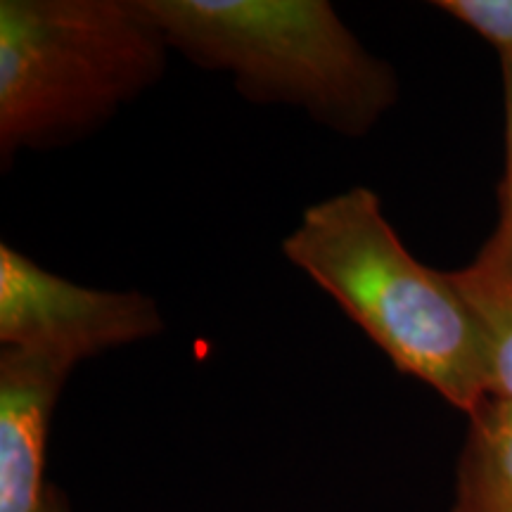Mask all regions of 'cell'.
I'll return each instance as SVG.
<instances>
[{"mask_svg":"<svg viewBox=\"0 0 512 512\" xmlns=\"http://www.w3.org/2000/svg\"><path fill=\"white\" fill-rule=\"evenodd\" d=\"M283 252L396 370L418 377L465 415L489 396L475 313L451 273L420 264L403 247L373 190L358 185L311 204Z\"/></svg>","mask_w":512,"mask_h":512,"instance_id":"cell-1","label":"cell"},{"mask_svg":"<svg viewBox=\"0 0 512 512\" xmlns=\"http://www.w3.org/2000/svg\"><path fill=\"white\" fill-rule=\"evenodd\" d=\"M169 48L230 74L259 105H290L366 136L396 102L394 69L325 0H140Z\"/></svg>","mask_w":512,"mask_h":512,"instance_id":"cell-2","label":"cell"},{"mask_svg":"<svg viewBox=\"0 0 512 512\" xmlns=\"http://www.w3.org/2000/svg\"><path fill=\"white\" fill-rule=\"evenodd\" d=\"M140 0L0 3V157L88 136L164 74Z\"/></svg>","mask_w":512,"mask_h":512,"instance_id":"cell-3","label":"cell"},{"mask_svg":"<svg viewBox=\"0 0 512 512\" xmlns=\"http://www.w3.org/2000/svg\"><path fill=\"white\" fill-rule=\"evenodd\" d=\"M164 330L162 313L140 292L76 285L0 245V342L76 363Z\"/></svg>","mask_w":512,"mask_h":512,"instance_id":"cell-4","label":"cell"},{"mask_svg":"<svg viewBox=\"0 0 512 512\" xmlns=\"http://www.w3.org/2000/svg\"><path fill=\"white\" fill-rule=\"evenodd\" d=\"M72 368L41 351H0V512L43 510L50 420Z\"/></svg>","mask_w":512,"mask_h":512,"instance_id":"cell-5","label":"cell"},{"mask_svg":"<svg viewBox=\"0 0 512 512\" xmlns=\"http://www.w3.org/2000/svg\"><path fill=\"white\" fill-rule=\"evenodd\" d=\"M451 512H512V401L486 396L467 415Z\"/></svg>","mask_w":512,"mask_h":512,"instance_id":"cell-6","label":"cell"},{"mask_svg":"<svg viewBox=\"0 0 512 512\" xmlns=\"http://www.w3.org/2000/svg\"><path fill=\"white\" fill-rule=\"evenodd\" d=\"M453 285L475 313L489 368V396L512 401V271L477 254Z\"/></svg>","mask_w":512,"mask_h":512,"instance_id":"cell-7","label":"cell"},{"mask_svg":"<svg viewBox=\"0 0 512 512\" xmlns=\"http://www.w3.org/2000/svg\"><path fill=\"white\" fill-rule=\"evenodd\" d=\"M505 102V174L498 190V226L479 254L512 271V57H501Z\"/></svg>","mask_w":512,"mask_h":512,"instance_id":"cell-8","label":"cell"},{"mask_svg":"<svg viewBox=\"0 0 512 512\" xmlns=\"http://www.w3.org/2000/svg\"><path fill=\"white\" fill-rule=\"evenodd\" d=\"M432 5L482 36L501 57H512V0H437Z\"/></svg>","mask_w":512,"mask_h":512,"instance_id":"cell-9","label":"cell"},{"mask_svg":"<svg viewBox=\"0 0 512 512\" xmlns=\"http://www.w3.org/2000/svg\"><path fill=\"white\" fill-rule=\"evenodd\" d=\"M41 512H74V510H72V505H69L67 496H64L62 491L57 489V486L50 484L46 503H43V510Z\"/></svg>","mask_w":512,"mask_h":512,"instance_id":"cell-10","label":"cell"}]
</instances>
